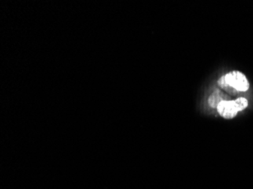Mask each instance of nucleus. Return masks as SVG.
I'll use <instances>...</instances> for the list:
<instances>
[{
	"mask_svg": "<svg viewBox=\"0 0 253 189\" xmlns=\"http://www.w3.org/2000/svg\"><path fill=\"white\" fill-rule=\"evenodd\" d=\"M249 101L244 97H240L235 100H222L217 106V111L220 116L225 119H233L238 112H242L248 107Z\"/></svg>",
	"mask_w": 253,
	"mask_h": 189,
	"instance_id": "nucleus-2",
	"label": "nucleus"
},
{
	"mask_svg": "<svg viewBox=\"0 0 253 189\" xmlns=\"http://www.w3.org/2000/svg\"><path fill=\"white\" fill-rule=\"evenodd\" d=\"M218 86L222 89L232 87L237 92H247L250 89V83L244 74L238 71H231L218 80Z\"/></svg>",
	"mask_w": 253,
	"mask_h": 189,
	"instance_id": "nucleus-1",
	"label": "nucleus"
},
{
	"mask_svg": "<svg viewBox=\"0 0 253 189\" xmlns=\"http://www.w3.org/2000/svg\"><path fill=\"white\" fill-rule=\"evenodd\" d=\"M222 93L219 90H215L212 94L210 95L208 99V103L211 108H215L218 106L220 101L223 100Z\"/></svg>",
	"mask_w": 253,
	"mask_h": 189,
	"instance_id": "nucleus-3",
	"label": "nucleus"
}]
</instances>
